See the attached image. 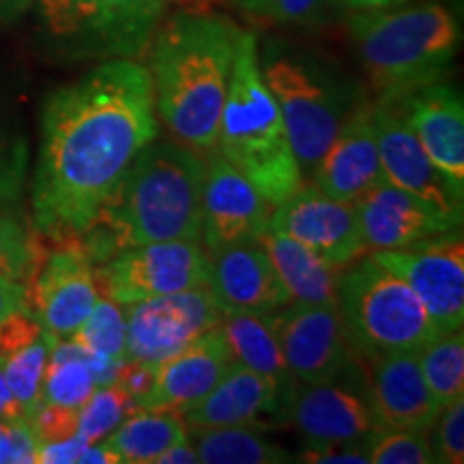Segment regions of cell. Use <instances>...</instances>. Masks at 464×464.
I'll return each mask as SVG.
<instances>
[{
	"label": "cell",
	"mask_w": 464,
	"mask_h": 464,
	"mask_svg": "<svg viewBox=\"0 0 464 464\" xmlns=\"http://www.w3.org/2000/svg\"><path fill=\"white\" fill-rule=\"evenodd\" d=\"M160 136L149 69L102 63L45 102L33 183V219L54 239L80 237L136 155Z\"/></svg>",
	"instance_id": "1"
},
{
	"label": "cell",
	"mask_w": 464,
	"mask_h": 464,
	"mask_svg": "<svg viewBox=\"0 0 464 464\" xmlns=\"http://www.w3.org/2000/svg\"><path fill=\"white\" fill-rule=\"evenodd\" d=\"M207 161L179 140L149 142L116 185L82 246L91 263L158 241H200Z\"/></svg>",
	"instance_id": "2"
},
{
	"label": "cell",
	"mask_w": 464,
	"mask_h": 464,
	"mask_svg": "<svg viewBox=\"0 0 464 464\" xmlns=\"http://www.w3.org/2000/svg\"><path fill=\"white\" fill-rule=\"evenodd\" d=\"M239 34L228 17L181 11L160 24L149 44L155 112L179 142L198 153L216 149Z\"/></svg>",
	"instance_id": "3"
},
{
	"label": "cell",
	"mask_w": 464,
	"mask_h": 464,
	"mask_svg": "<svg viewBox=\"0 0 464 464\" xmlns=\"http://www.w3.org/2000/svg\"><path fill=\"white\" fill-rule=\"evenodd\" d=\"M258 65L305 181L348 114L368 97L334 58L286 39H263Z\"/></svg>",
	"instance_id": "4"
},
{
	"label": "cell",
	"mask_w": 464,
	"mask_h": 464,
	"mask_svg": "<svg viewBox=\"0 0 464 464\" xmlns=\"http://www.w3.org/2000/svg\"><path fill=\"white\" fill-rule=\"evenodd\" d=\"M218 155L274 208L304 185L280 108L258 65V37L241 31L219 116Z\"/></svg>",
	"instance_id": "5"
},
{
	"label": "cell",
	"mask_w": 464,
	"mask_h": 464,
	"mask_svg": "<svg viewBox=\"0 0 464 464\" xmlns=\"http://www.w3.org/2000/svg\"><path fill=\"white\" fill-rule=\"evenodd\" d=\"M357 56L379 97L439 82L460 48V24L440 3L353 15Z\"/></svg>",
	"instance_id": "6"
},
{
	"label": "cell",
	"mask_w": 464,
	"mask_h": 464,
	"mask_svg": "<svg viewBox=\"0 0 464 464\" xmlns=\"http://www.w3.org/2000/svg\"><path fill=\"white\" fill-rule=\"evenodd\" d=\"M338 312L353 355L363 362L420 353L440 335L413 288L376 263L372 254L342 271Z\"/></svg>",
	"instance_id": "7"
},
{
	"label": "cell",
	"mask_w": 464,
	"mask_h": 464,
	"mask_svg": "<svg viewBox=\"0 0 464 464\" xmlns=\"http://www.w3.org/2000/svg\"><path fill=\"white\" fill-rule=\"evenodd\" d=\"M168 0H39L45 33L78 61L138 58L164 20Z\"/></svg>",
	"instance_id": "8"
},
{
	"label": "cell",
	"mask_w": 464,
	"mask_h": 464,
	"mask_svg": "<svg viewBox=\"0 0 464 464\" xmlns=\"http://www.w3.org/2000/svg\"><path fill=\"white\" fill-rule=\"evenodd\" d=\"M208 276L211 254L198 241H158L121 249L100 266L95 280L108 299L131 305L207 286Z\"/></svg>",
	"instance_id": "9"
},
{
	"label": "cell",
	"mask_w": 464,
	"mask_h": 464,
	"mask_svg": "<svg viewBox=\"0 0 464 464\" xmlns=\"http://www.w3.org/2000/svg\"><path fill=\"white\" fill-rule=\"evenodd\" d=\"M372 258L409 284L437 332H460L464 323V243L460 228L439 232Z\"/></svg>",
	"instance_id": "10"
},
{
	"label": "cell",
	"mask_w": 464,
	"mask_h": 464,
	"mask_svg": "<svg viewBox=\"0 0 464 464\" xmlns=\"http://www.w3.org/2000/svg\"><path fill=\"white\" fill-rule=\"evenodd\" d=\"M372 119L387 183L411 191L417 198L437 208L456 228H460L464 219V196L451 188L448 179L428 158L420 138L415 136L409 121V110H406V92L379 97V102L372 106Z\"/></svg>",
	"instance_id": "11"
},
{
	"label": "cell",
	"mask_w": 464,
	"mask_h": 464,
	"mask_svg": "<svg viewBox=\"0 0 464 464\" xmlns=\"http://www.w3.org/2000/svg\"><path fill=\"white\" fill-rule=\"evenodd\" d=\"M125 307V355L150 365H160L177 355L208 329L218 327L224 318L207 286Z\"/></svg>",
	"instance_id": "12"
},
{
	"label": "cell",
	"mask_w": 464,
	"mask_h": 464,
	"mask_svg": "<svg viewBox=\"0 0 464 464\" xmlns=\"http://www.w3.org/2000/svg\"><path fill=\"white\" fill-rule=\"evenodd\" d=\"M58 247L26 284V305L50 340H72L95 307L100 293L92 263L80 246V237L56 239Z\"/></svg>",
	"instance_id": "13"
},
{
	"label": "cell",
	"mask_w": 464,
	"mask_h": 464,
	"mask_svg": "<svg viewBox=\"0 0 464 464\" xmlns=\"http://www.w3.org/2000/svg\"><path fill=\"white\" fill-rule=\"evenodd\" d=\"M269 230L293 237L324 263L340 269H346L365 252L357 202L332 198L316 185H301L271 208Z\"/></svg>",
	"instance_id": "14"
},
{
	"label": "cell",
	"mask_w": 464,
	"mask_h": 464,
	"mask_svg": "<svg viewBox=\"0 0 464 464\" xmlns=\"http://www.w3.org/2000/svg\"><path fill=\"white\" fill-rule=\"evenodd\" d=\"M271 324L295 379L305 385L340 381L353 365L338 307L293 304L271 312Z\"/></svg>",
	"instance_id": "15"
},
{
	"label": "cell",
	"mask_w": 464,
	"mask_h": 464,
	"mask_svg": "<svg viewBox=\"0 0 464 464\" xmlns=\"http://www.w3.org/2000/svg\"><path fill=\"white\" fill-rule=\"evenodd\" d=\"M271 207L239 170L222 155L207 160L205 189H202L200 239L208 254L256 243L269 228Z\"/></svg>",
	"instance_id": "16"
},
{
	"label": "cell",
	"mask_w": 464,
	"mask_h": 464,
	"mask_svg": "<svg viewBox=\"0 0 464 464\" xmlns=\"http://www.w3.org/2000/svg\"><path fill=\"white\" fill-rule=\"evenodd\" d=\"M235 357L219 323L158 365L150 390L136 400L138 411H168L183 415L224 379Z\"/></svg>",
	"instance_id": "17"
},
{
	"label": "cell",
	"mask_w": 464,
	"mask_h": 464,
	"mask_svg": "<svg viewBox=\"0 0 464 464\" xmlns=\"http://www.w3.org/2000/svg\"><path fill=\"white\" fill-rule=\"evenodd\" d=\"M370 100H363L342 123L332 147L324 150L310 179L321 191L344 202H359L387 181Z\"/></svg>",
	"instance_id": "18"
},
{
	"label": "cell",
	"mask_w": 464,
	"mask_h": 464,
	"mask_svg": "<svg viewBox=\"0 0 464 464\" xmlns=\"http://www.w3.org/2000/svg\"><path fill=\"white\" fill-rule=\"evenodd\" d=\"M207 288L224 316L271 314L290 304L274 265L258 243L211 254Z\"/></svg>",
	"instance_id": "19"
},
{
	"label": "cell",
	"mask_w": 464,
	"mask_h": 464,
	"mask_svg": "<svg viewBox=\"0 0 464 464\" xmlns=\"http://www.w3.org/2000/svg\"><path fill=\"white\" fill-rule=\"evenodd\" d=\"M368 404L376 428L428 434L440 409L428 392L420 353H396L374 363Z\"/></svg>",
	"instance_id": "20"
},
{
	"label": "cell",
	"mask_w": 464,
	"mask_h": 464,
	"mask_svg": "<svg viewBox=\"0 0 464 464\" xmlns=\"http://www.w3.org/2000/svg\"><path fill=\"white\" fill-rule=\"evenodd\" d=\"M415 136L440 174L464 196V106L454 86L439 82L406 92Z\"/></svg>",
	"instance_id": "21"
},
{
	"label": "cell",
	"mask_w": 464,
	"mask_h": 464,
	"mask_svg": "<svg viewBox=\"0 0 464 464\" xmlns=\"http://www.w3.org/2000/svg\"><path fill=\"white\" fill-rule=\"evenodd\" d=\"M286 417L310 445L357 443L376 428L368 398L335 381L297 387Z\"/></svg>",
	"instance_id": "22"
},
{
	"label": "cell",
	"mask_w": 464,
	"mask_h": 464,
	"mask_svg": "<svg viewBox=\"0 0 464 464\" xmlns=\"http://www.w3.org/2000/svg\"><path fill=\"white\" fill-rule=\"evenodd\" d=\"M357 213L365 249L374 252L402 249L439 232L458 230L428 202L387 181L357 202Z\"/></svg>",
	"instance_id": "23"
},
{
	"label": "cell",
	"mask_w": 464,
	"mask_h": 464,
	"mask_svg": "<svg viewBox=\"0 0 464 464\" xmlns=\"http://www.w3.org/2000/svg\"><path fill=\"white\" fill-rule=\"evenodd\" d=\"M288 402L266 376L235 362L222 381L183 413L191 430L219 426H246L260 417H286Z\"/></svg>",
	"instance_id": "24"
},
{
	"label": "cell",
	"mask_w": 464,
	"mask_h": 464,
	"mask_svg": "<svg viewBox=\"0 0 464 464\" xmlns=\"http://www.w3.org/2000/svg\"><path fill=\"white\" fill-rule=\"evenodd\" d=\"M256 243L269 256L293 304L338 307V286L344 269L324 263L284 232L266 228Z\"/></svg>",
	"instance_id": "25"
},
{
	"label": "cell",
	"mask_w": 464,
	"mask_h": 464,
	"mask_svg": "<svg viewBox=\"0 0 464 464\" xmlns=\"http://www.w3.org/2000/svg\"><path fill=\"white\" fill-rule=\"evenodd\" d=\"M222 332L228 342L235 362L266 376L277 385L282 396L290 404L295 387L293 372L284 359L282 346L277 342L269 314H226L222 318Z\"/></svg>",
	"instance_id": "26"
},
{
	"label": "cell",
	"mask_w": 464,
	"mask_h": 464,
	"mask_svg": "<svg viewBox=\"0 0 464 464\" xmlns=\"http://www.w3.org/2000/svg\"><path fill=\"white\" fill-rule=\"evenodd\" d=\"M103 440L121 462L155 464L168 448L188 440V423L168 411H140Z\"/></svg>",
	"instance_id": "27"
},
{
	"label": "cell",
	"mask_w": 464,
	"mask_h": 464,
	"mask_svg": "<svg viewBox=\"0 0 464 464\" xmlns=\"http://www.w3.org/2000/svg\"><path fill=\"white\" fill-rule=\"evenodd\" d=\"M194 450L207 464H282L293 462L290 451L274 443L263 432L246 426L198 428L194 430Z\"/></svg>",
	"instance_id": "28"
},
{
	"label": "cell",
	"mask_w": 464,
	"mask_h": 464,
	"mask_svg": "<svg viewBox=\"0 0 464 464\" xmlns=\"http://www.w3.org/2000/svg\"><path fill=\"white\" fill-rule=\"evenodd\" d=\"M428 392L439 409L464 398V338L460 332L443 334L420 351Z\"/></svg>",
	"instance_id": "29"
},
{
	"label": "cell",
	"mask_w": 464,
	"mask_h": 464,
	"mask_svg": "<svg viewBox=\"0 0 464 464\" xmlns=\"http://www.w3.org/2000/svg\"><path fill=\"white\" fill-rule=\"evenodd\" d=\"M52 344H54V340H50L48 335L44 334L42 338L34 340L33 344L20 348L14 355L5 357L3 362H0L5 381H7L9 390L17 400V404L24 411L26 421L28 417L34 413V409L42 404L44 376L45 368H48Z\"/></svg>",
	"instance_id": "30"
},
{
	"label": "cell",
	"mask_w": 464,
	"mask_h": 464,
	"mask_svg": "<svg viewBox=\"0 0 464 464\" xmlns=\"http://www.w3.org/2000/svg\"><path fill=\"white\" fill-rule=\"evenodd\" d=\"M136 411V400L116 381L97 385L78 411V434L86 443H100Z\"/></svg>",
	"instance_id": "31"
},
{
	"label": "cell",
	"mask_w": 464,
	"mask_h": 464,
	"mask_svg": "<svg viewBox=\"0 0 464 464\" xmlns=\"http://www.w3.org/2000/svg\"><path fill=\"white\" fill-rule=\"evenodd\" d=\"M72 340L102 359L125 362V314L112 299H97L95 307Z\"/></svg>",
	"instance_id": "32"
},
{
	"label": "cell",
	"mask_w": 464,
	"mask_h": 464,
	"mask_svg": "<svg viewBox=\"0 0 464 464\" xmlns=\"http://www.w3.org/2000/svg\"><path fill=\"white\" fill-rule=\"evenodd\" d=\"M37 260V243L26 226L7 208H0V276L24 284L26 288Z\"/></svg>",
	"instance_id": "33"
},
{
	"label": "cell",
	"mask_w": 464,
	"mask_h": 464,
	"mask_svg": "<svg viewBox=\"0 0 464 464\" xmlns=\"http://www.w3.org/2000/svg\"><path fill=\"white\" fill-rule=\"evenodd\" d=\"M363 450L368 462L372 464H430L434 460L432 445L426 434L385 430L374 428L363 439Z\"/></svg>",
	"instance_id": "34"
},
{
	"label": "cell",
	"mask_w": 464,
	"mask_h": 464,
	"mask_svg": "<svg viewBox=\"0 0 464 464\" xmlns=\"http://www.w3.org/2000/svg\"><path fill=\"white\" fill-rule=\"evenodd\" d=\"M247 15L282 26L321 24L329 11V0H239Z\"/></svg>",
	"instance_id": "35"
},
{
	"label": "cell",
	"mask_w": 464,
	"mask_h": 464,
	"mask_svg": "<svg viewBox=\"0 0 464 464\" xmlns=\"http://www.w3.org/2000/svg\"><path fill=\"white\" fill-rule=\"evenodd\" d=\"M434 460L443 464L464 462V398H458L440 413L434 421Z\"/></svg>",
	"instance_id": "36"
},
{
	"label": "cell",
	"mask_w": 464,
	"mask_h": 464,
	"mask_svg": "<svg viewBox=\"0 0 464 464\" xmlns=\"http://www.w3.org/2000/svg\"><path fill=\"white\" fill-rule=\"evenodd\" d=\"M26 177V144L20 138L0 136V208L20 200Z\"/></svg>",
	"instance_id": "37"
},
{
	"label": "cell",
	"mask_w": 464,
	"mask_h": 464,
	"mask_svg": "<svg viewBox=\"0 0 464 464\" xmlns=\"http://www.w3.org/2000/svg\"><path fill=\"white\" fill-rule=\"evenodd\" d=\"M78 411L72 406L42 402L28 417V426L37 439V443H54L78 432Z\"/></svg>",
	"instance_id": "38"
},
{
	"label": "cell",
	"mask_w": 464,
	"mask_h": 464,
	"mask_svg": "<svg viewBox=\"0 0 464 464\" xmlns=\"http://www.w3.org/2000/svg\"><path fill=\"white\" fill-rule=\"evenodd\" d=\"M44 335L42 323L28 307L0 314V362Z\"/></svg>",
	"instance_id": "39"
},
{
	"label": "cell",
	"mask_w": 464,
	"mask_h": 464,
	"mask_svg": "<svg viewBox=\"0 0 464 464\" xmlns=\"http://www.w3.org/2000/svg\"><path fill=\"white\" fill-rule=\"evenodd\" d=\"M37 448L26 421H0V462H37Z\"/></svg>",
	"instance_id": "40"
},
{
	"label": "cell",
	"mask_w": 464,
	"mask_h": 464,
	"mask_svg": "<svg viewBox=\"0 0 464 464\" xmlns=\"http://www.w3.org/2000/svg\"><path fill=\"white\" fill-rule=\"evenodd\" d=\"M310 464H368L363 440L357 443H335V445H310L299 458Z\"/></svg>",
	"instance_id": "41"
},
{
	"label": "cell",
	"mask_w": 464,
	"mask_h": 464,
	"mask_svg": "<svg viewBox=\"0 0 464 464\" xmlns=\"http://www.w3.org/2000/svg\"><path fill=\"white\" fill-rule=\"evenodd\" d=\"M155 370H158V365L136 362V359H125V362L121 363L119 374H116V382H119L133 400H140L144 393L150 390V385H153Z\"/></svg>",
	"instance_id": "42"
},
{
	"label": "cell",
	"mask_w": 464,
	"mask_h": 464,
	"mask_svg": "<svg viewBox=\"0 0 464 464\" xmlns=\"http://www.w3.org/2000/svg\"><path fill=\"white\" fill-rule=\"evenodd\" d=\"M86 440L78 432L72 437L54 440V443H42L37 448V462L42 464H72L78 462L86 450Z\"/></svg>",
	"instance_id": "43"
},
{
	"label": "cell",
	"mask_w": 464,
	"mask_h": 464,
	"mask_svg": "<svg viewBox=\"0 0 464 464\" xmlns=\"http://www.w3.org/2000/svg\"><path fill=\"white\" fill-rule=\"evenodd\" d=\"M22 307H28L24 284L0 276V314L22 310Z\"/></svg>",
	"instance_id": "44"
},
{
	"label": "cell",
	"mask_w": 464,
	"mask_h": 464,
	"mask_svg": "<svg viewBox=\"0 0 464 464\" xmlns=\"http://www.w3.org/2000/svg\"><path fill=\"white\" fill-rule=\"evenodd\" d=\"M0 421H26L24 411L17 404L7 381H5L3 368H0Z\"/></svg>",
	"instance_id": "45"
},
{
	"label": "cell",
	"mask_w": 464,
	"mask_h": 464,
	"mask_svg": "<svg viewBox=\"0 0 464 464\" xmlns=\"http://www.w3.org/2000/svg\"><path fill=\"white\" fill-rule=\"evenodd\" d=\"M200 462L198 460V454H196L194 445L188 440H183V443H177L172 445V448H168L164 454H161L155 464H196Z\"/></svg>",
	"instance_id": "46"
},
{
	"label": "cell",
	"mask_w": 464,
	"mask_h": 464,
	"mask_svg": "<svg viewBox=\"0 0 464 464\" xmlns=\"http://www.w3.org/2000/svg\"><path fill=\"white\" fill-rule=\"evenodd\" d=\"M78 462L80 464H121L119 456L108 448L106 440L86 445V450L82 451V456H80Z\"/></svg>",
	"instance_id": "47"
},
{
	"label": "cell",
	"mask_w": 464,
	"mask_h": 464,
	"mask_svg": "<svg viewBox=\"0 0 464 464\" xmlns=\"http://www.w3.org/2000/svg\"><path fill=\"white\" fill-rule=\"evenodd\" d=\"M33 0H0V22H9L28 9Z\"/></svg>",
	"instance_id": "48"
},
{
	"label": "cell",
	"mask_w": 464,
	"mask_h": 464,
	"mask_svg": "<svg viewBox=\"0 0 464 464\" xmlns=\"http://www.w3.org/2000/svg\"><path fill=\"white\" fill-rule=\"evenodd\" d=\"M346 3L359 9H379V7H385V5L398 3V0H346Z\"/></svg>",
	"instance_id": "49"
},
{
	"label": "cell",
	"mask_w": 464,
	"mask_h": 464,
	"mask_svg": "<svg viewBox=\"0 0 464 464\" xmlns=\"http://www.w3.org/2000/svg\"><path fill=\"white\" fill-rule=\"evenodd\" d=\"M194 3H202V5H207V3H226V5H239V0H194Z\"/></svg>",
	"instance_id": "50"
}]
</instances>
